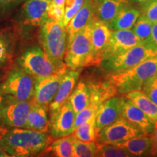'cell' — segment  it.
I'll list each match as a JSON object with an SVG mask.
<instances>
[{"label":"cell","mask_w":157,"mask_h":157,"mask_svg":"<svg viewBox=\"0 0 157 157\" xmlns=\"http://www.w3.org/2000/svg\"><path fill=\"white\" fill-rule=\"evenodd\" d=\"M51 138L45 132L29 129L14 128L0 140V144L10 156L25 157L36 155L48 147Z\"/></svg>","instance_id":"6da1fadb"},{"label":"cell","mask_w":157,"mask_h":157,"mask_svg":"<svg viewBox=\"0 0 157 157\" xmlns=\"http://www.w3.org/2000/svg\"><path fill=\"white\" fill-rule=\"evenodd\" d=\"M157 74V53L135 67L124 71L109 74L107 80L114 85L117 93L127 94L142 90L144 85Z\"/></svg>","instance_id":"7a4b0ae2"},{"label":"cell","mask_w":157,"mask_h":157,"mask_svg":"<svg viewBox=\"0 0 157 157\" xmlns=\"http://www.w3.org/2000/svg\"><path fill=\"white\" fill-rule=\"evenodd\" d=\"M41 26L39 42L48 58L58 66H65L67 33L62 21L47 18Z\"/></svg>","instance_id":"3957f363"},{"label":"cell","mask_w":157,"mask_h":157,"mask_svg":"<svg viewBox=\"0 0 157 157\" xmlns=\"http://www.w3.org/2000/svg\"><path fill=\"white\" fill-rule=\"evenodd\" d=\"M93 20L78 31L66 47L64 56L65 64L71 70L95 65L91 44Z\"/></svg>","instance_id":"277c9868"},{"label":"cell","mask_w":157,"mask_h":157,"mask_svg":"<svg viewBox=\"0 0 157 157\" xmlns=\"http://www.w3.org/2000/svg\"><path fill=\"white\" fill-rule=\"evenodd\" d=\"M18 64L23 71L34 78L66 71V65L58 66L48 58L43 49L38 46L25 50L18 59Z\"/></svg>","instance_id":"5b68a950"},{"label":"cell","mask_w":157,"mask_h":157,"mask_svg":"<svg viewBox=\"0 0 157 157\" xmlns=\"http://www.w3.org/2000/svg\"><path fill=\"white\" fill-rule=\"evenodd\" d=\"M157 53L145 44H140L117 56L102 59L99 66L109 74L130 69L146 59Z\"/></svg>","instance_id":"8992f818"},{"label":"cell","mask_w":157,"mask_h":157,"mask_svg":"<svg viewBox=\"0 0 157 157\" xmlns=\"http://www.w3.org/2000/svg\"><path fill=\"white\" fill-rule=\"evenodd\" d=\"M1 90L15 101H29L34 95V78L21 68H15L7 76Z\"/></svg>","instance_id":"52a82bcc"},{"label":"cell","mask_w":157,"mask_h":157,"mask_svg":"<svg viewBox=\"0 0 157 157\" xmlns=\"http://www.w3.org/2000/svg\"><path fill=\"white\" fill-rule=\"evenodd\" d=\"M142 135L144 134L140 129L121 117L102 129L98 133L96 142L99 144H117Z\"/></svg>","instance_id":"ba28073f"},{"label":"cell","mask_w":157,"mask_h":157,"mask_svg":"<svg viewBox=\"0 0 157 157\" xmlns=\"http://www.w3.org/2000/svg\"><path fill=\"white\" fill-rule=\"evenodd\" d=\"M75 117L76 113L68 101L51 112L50 127L52 136L59 138L71 135L74 132Z\"/></svg>","instance_id":"9c48e42d"},{"label":"cell","mask_w":157,"mask_h":157,"mask_svg":"<svg viewBox=\"0 0 157 157\" xmlns=\"http://www.w3.org/2000/svg\"><path fill=\"white\" fill-rule=\"evenodd\" d=\"M66 72L35 77L33 101L43 105H50L56 95Z\"/></svg>","instance_id":"30bf717a"},{"label":"cell","mask_w":157,"mask_h":157,"mask_svg":"<svg viewBox=\"0 0 157 157\" xmlns=\"http://www.w3.org/2000/svg\"><path fill=\"white\" fill-rule=\"evenodd\" d=\"M140 44L143 42L133 33L132 29L112 31L109 44L101 55V60L123 53Z\"/></svg>","instance_id":"8fae6325"},{"label":"cell","mask_w":157,"mask_h":157,"mask_svg":"<svg viewBox=\"0 0 157 157\" xmlns=\"http://www.w3.org/2000/svg\"><path fill=\"white\" fill-rule=\"evenodd\" d=\"M121 117L140 129L144 135L149 136L154 132V121L125 96L121 97Z\"/></svg>","instance_id":"7c38bea8"},{"label":"cell","mask_w":157,"mask_h":157,"mask_svg":"<svg viewBox=\"0 0 157 157\" xmlns=\"http://www.w3.org/2000/svg\"><path fill=\"white\" fill-rule=\"evenodd\" d=\"M31 102L17 101L4 105L1 118L4 123L13 128H25Z\"/></svg>","instance_id":"4fadbf2b"},{"label":"cell","mask_w":157,"mask_h":157,"mask_svg":"<svg viewBox=\"0 0 157 157\" xmlns=\"http://www.w3.org/2000/svg\"><path fill=\"white\" fill-rule=\"evenodd\" d=\"M112 30L109 25L94 17L92 21L91 44L95 66H99L101 55L106 48L111 36Z\"/></svg>","instance_id":"5bb4252c"},{"label":"cell","mask_w":157,"mask_h":157,"mask_svg":"<svg viewBox=\"0 0 157 157\" xmlns=\"http://www.w3.org/2000/svg\"><path fill=\"white\" fill-rule=\"evenodd\" d=\"M121 117V98L113 97L104 101L96 112V129H102Z\"/></svg>","instance_id":"9a60e30c"},{"label":"cell","mask_w":157,"mask_h":157,"mask_svg":"<svg viewBox=\"0 0 157 157\" xmlns=\"http://www.w3.org/2000/svg\"><path fill=\"white\" fill-rule=\"evenodd\" d=\"M50 1L26 0L23 6V23L31 26H40L48 18L47 12Z\"/></svg>","instance_id":"2e32d148"},{"label":"cell","mask_w":157,"mask_h":157,"mask_svg":"<svg viewBox=\"0 0 157 157\" xmlns=\"http://www.w3.org/2000/svg\"><path fill=\"white\" fill-rule=\"evenodd\" d=\"M80 70H71L65 73L55 98L50 104L51 112L60 108L68 101L79 78Z\"/></svg>","instance_id":"e0dca14e"},{"label":"cell","mask_w":157,"mask_h":157,"mask_svg":"<svg viewBox=\"0 0 157 157\" xmlns=\"http://www.w3.org/2000/svg\"><path fill=\"white\" fill-rule=\"evenodd\" d=\"M94 11L92 0H84L81 9L71 19L66 27L68 44L71 42L74 36L82 28L87 25L94 18Z\"/></svg>","instance_id":"ac0fdd59"},{"label":"cell","mask_w":157,"mask_h":157,"mask_svg":"<svg viewBox=\"0 0 157 157\" xmlns=\"http://www.w3.org/2000/svg\"><path fill=\"white\" fill-rule=\"evenodd\" d=\"M94 16L107 25L114 18L119 9L129 3L127 0H92Z\"/></svg>","instance_id":"d6986e66"},{"label":"cell","mask_w":157,"mask_h":157,"mask_svg":"<svg viewBox=\"0 0 157 157\" xmlns=\"http://www.w3.org/2000/svg\"><path fill=\"white\" fill-rule=\"evenodd\" d=\"M50 127V121L48 117V108L31 102V106L27 117L25 128L38 132H45Z\"/></svg>","instance_id":"ffe728a7"},{"label":"cell","mask_w":157,"mask_h":157,"mask_svg":"<svg viewBox=\"0 0 157 157\" xmlns=\"http://www.w3.org/2000/svg\"><path fill=\"white\" fill-rule=\"evenodd\" d=\"M140 15V10L127 3L119 9L109 26L112 31L131 29Z\"/></svg>","instance_id":"44dd1931"},{"label":"cell","mask_w":157,"mask_h":157,"mask_svg":"<svg viewBox=\"0 0 157 157\" xmlns=\"http://www.w3.org/2000/svg\"><path fill=\"white\" fill-rule=\"evenodd\" d=\"M124 96L146 113L157 126V105L140 90L130 92Z\"/></svg>","instance_id":"7402d4cb"},{"label":"cell","mask_w":157,"mask_h":157,"mask_svg":"<svg viewBox=\"0 0 157 157\" xmlns=\"http://www.w3.org/2000/svg\"><path fill=\"white\" fill-rule=\"evenodd\" d=\"M114 145L124 149L131 156H143L150 154L151 141L148 135H142Z\"/></svg>","instance_id":"603a6c76"},{"label":"cell","mask_w":157,"mask_h":157,"mask_svg":"<svg viewBox=\"0 0 157 157\" xmlns=\"http://www.w3.org/2000/svg\"><path fill=\"white\" fill-rule=\"evenodd\" d=\"M91 92L89 83L80 82L74 88L68 101L73 108L74 112L78 113L90 103Z\"/></svg>","instance_id":"cb8c5ba5"},{"label":"cell","mask_w":157,"mask_h":157,"mask_svg":"<svg viewBox=\"0 0 157 157\" xmlns=\"http://www.w3.org/2000/svg\"><path fill=\"white\" fill-rule=\"evenodd\" d=\"M95 119L96 113L76 127L72 132V135L78 140L85 142H96L98 132Z\"/></svg>","instance_id":"d4e9b609"},{"label":"cell","mask_w":157,"mask_h":157,"mask_svg":"<svg viewBox=\"0 0 157 157\" xmlns=\"http://www.w3.org/2000/svg\"><path fill=\"white\" fill-rule=\"evenodd\" d=\"M74 137L71 135L59 137L50 143L49 150L56 156L72 157L74 151Z\"/></svg>","instance_id":"484cf974"},{"label":"cell","mask_w":157,"mask_h":157,"mask_svg":"<svg viewBox=\"0 0 157 157\" xmlns=\"http://www.w3.org/2000/svg\"><path fill=\"white\" fill-rule=\"evenodd\" d=\"M152 25L153 23L150 21L140 14L131 29L137 38L145 44L148 42L151 34Z\"/></svg>","instance_id":"4316f807"},{"label":"cell","mask_w":157,"mask_h":157,"mask_svg":"<svg viewBox=\"0 0 157 157\" xmlns=\"http://www.w3.org/2000/svg\"><path fill=\"white\" fill-rule=\"evenodd\" d=\"M98 153V143L93 142H85L78 140L74 137V151L72 157H92L96 156Z\"/></svg>","instance_id":"83f0119b"},{"label":"cell","mask_w":157,"mask_h":157,"mask_svg":"<svg viewBox=\"0 0 157 157\" xmlns=\"http://www.w3.org/2000/svg\"><path fill=\"white\" fill-rule=\"evenodd\" d=\"M96 156L129 157L131 156V155L124 149L117 146V145L98 143V153Z\"/></svg>","instance_id":"f1b7e54d"},{"label":"cell","mask_w":157,"mask_h":157,"mask_svg":"<svg viewBox=\"0 0 157 157\" xmlns=\"http://www.w3.org/2000/svg\"><path fill=\"white\" fill-rule=\"evenodd\" d=\"M84 2V0H65V11L63 18V24L65 27L67 26L71 19L81 9Z\"/></svg>","instance_id":"f546056e"},{"label":"cell","mask_w":157,"mask_h":157,"mask_svg":"<svg viewBox=\"0 0 157 157\" xmlns=\"http://www.w3.org/2000/svg\"><path fill=\"white\" fill-rule=\"evenodd\" d=\"M140 14L152 23L157 22V0H151L141 7Z\"/></svg>","instance_id":"4dcf8cb0"},{"label":"cell","mask_w":157,"mask_h":157,"mask_svg":"<svg viewBox=\"0 0 157 157\" xmlns=\"http://www.w3.org/2000/svg\"><path fill=\"white\" fill-rule=\"evenodd\" d=\"M64 7L56 5L50 2L47 12V15L48 18L52 19L56 21H62L64 16Z\"/></svg>","instance_id":"1f68e13d"},{"label":"cell","mask_w":157,"mask_h":157,"mask_svg":"<svg viewBox=\"0 0 157 157\" xmlns=\"http://www.w3.org/2000/svg\"><path fill=\"white\" fill-rule=\"evenodd\" d=\"M22 0H0V15H3L13 10Z\"/></svg>","instance_id":"d6a6232c"},{"label":"cell","mask_w":157,"mask_h":157,"mask_svg":"<svg viewBox=\"0 0 157 157\" xmlns=\"http://www.w3.org/2000/svg\"><path fill=\"white\" fill-rule=\"evenodd\" d=\"M10 52V44L5 37L0 36V66L5 62Z\"/></svg>","instance_id":"836d02e7"},{"label":"cell","mask_w":157,"mask_h":157,"mask_svg":"<svg viewBox=\"0 0 157 157\" xmlns=\"http://www.w3.org/2000/svg\"><path fill=\"white\" fill-rule=\"evenodd\" d=\"M145 44L153 50L157 51V22L153 23L151 34L148 41L145 43Z\"/></svg>","instance_id":"e575fe53"},{"label":"cell","mask_w":157,"mask_h":157,"mask_svg":"<svg viewBox=\"0 0 157 157\" xmlns=\"http://www.w3.org/2000/svg\"><path fill=\"white\" fill-rule=\"evenodd\" d=\"M143 92L157 105V87H143Z\"/></svg>","instance_id":"d590c367"},{"label":"cell","mask_w":157,"mask_h":157,"mask_svg":"<svg viewBox=\"0 0 157 157\" xmlns=\"http://www.w3.org/2000/svg\"><path fill=\"white\" fill-rule=\"evenodd\" d=\"M151 145L150 154L153 156H156L157 154V126L155 127L154 132L151 134Z\"/></svg>","instance_id":"8d00e7d4"},{"label":"cell","mask_w":157,"mask_h":157,"mask_svg":"<svg viewBox=\"0 0 157 157\" xmlns=\"http://www.w3.org/2000/svg\"><path fill=\"white\" fill-rule=\"evenodd\" d=\"M150 1H151V0H127V2H128L129 4H131V5H132V4L137 5L140 6V7L144 5H146V3L149 2Z\"/></svg>","instance_id":"74e56055"},{"label":"cell","mask_w":157,"mask_h":157,"mask_svg":"<svg viewBox=\"0 0 157 157\" xmlns=\"http://www.w3.org/2000/svg\"><path fill=\"white\" fill-rule=\"evenodd\" d=\"M144 87H157V74L145 84Z\"/></svg>","instance_id":"f35d334b"},{"label":"cell","mask_w":157,"mask_h":157,"mask_svg":"<svg viewBox=\"0 0 157 157\" xmlns=\"http://www.w3.org/2000/svg\"><path fill=\"white\" fill-rule=\"evenodd\" d=\"M50 2L65 8V0H50Z\"/></svg>","instance_id":"ab89813d"},{"label":"cell","mask_w":157,"mask_h":157,"mask_svg":"<svg viewBox=\"0 0 157 157\" xmlns=\"http://www.w3.org/2000/svg\"><path fill=\"white\" fill-rule=\"evenodd\" d=\"M4 97H3V93L2 90H0V118H1L2 112V109L4 107Z\"/></svg>","instance_id":"60d3db41"},{"label":"cell","mask_w":157,"mask_h":157,"mask_svg":"<svg viewBox=\"0 0 157 157\" xmlns=\"http://www.w3.org/2000/svg\"><path fill=\"white\" fill-rule=\"evenodd\" d=\"M8 156H10V155L5 151V149L3 148V147L1 146V144H0V157H8Z\"/></svg>","instance_id":"b9f144b4"},{"label":"cell","mask_w":157,"mask_h":157,"mask_svg":"<svg viewBox=\"0 0 157 157\" xmlns=\"http://www.w3.org/2000/svg\"><path fill=\"white\" fill-rule=\"evenodd\" d=\"M47 1H50V0H47Z\"/></svg>","instance_id":"7bdbcfd3"},{"label":"cell","mask_w":157,"mask_h":157,"mask_svg":"<svg viewBox=\"0 0 157 157\" xmlns=\"http://www.w3.org/2000/svg\"><path fill=\"white\" fill-rule=\"evenodd\" d=\"M156 155H157V154H156Z\"/></svg>","instance_id":"ee69618b"}]
</instances>
